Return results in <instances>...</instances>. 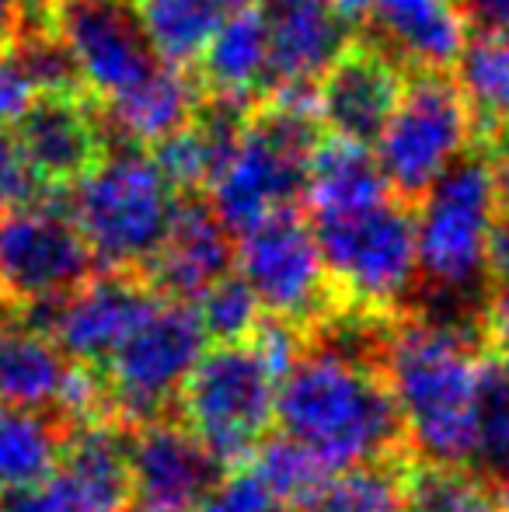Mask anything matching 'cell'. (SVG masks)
Instances as JSON below:
<instances>
[{"mask_svg":"<svg viewBox=\"0 0 509 512\" xmlns=\"http://www.w3.org/2000/svg\"><path fill=\"white\" fill-rule=\"evenodd\" d=\"M381 373L405 418L415 457H478V398L489 356L475 321L405 310L387 324Z\"/></svg>","mask_w":509,"mask_h":512,"instance_id":"1","label":"cell"},{"mask_svg":"<svg viewBox=\"0 0 509 512\" xmlns=\"http://www.w3.org/2000/svg\"><path fill=\"white\" fill-rule=\"evenodd\" d=\"M276 425L332 471L412 453L405 418L374 359L307 338L276 387Z\"/></svg>","mask_w":509,"mask_h":512,"instance_id":"2","label":"cell"},{"mask_svg":"<svg viewBox=\"0 0 509 512\" xmlns=\"http://www.w3.org/2000/svg\"><path fill=\"white\" fill-rule=\"evenodd\" d=\"M175 203L178 189L164 178L150 150L129 140L105 150L67 196L95 265L112 272H140L157 255Z\"/></svg>","mask_w":509,"mask_h":512,"instance_id":"3","label":"cell"},{"mask_svg":"<svg viewBox=\"0 0 509 512\" xmlns=\"http://www.w3.org/2000/svg\"><path fill=\"white\" fill-rule=\"evenodd\" d=\"M335 293V314L398 317L415 293V206L387 192L349 213L307 216Z\"/></svg>","mask_w":509,"mask_h":512,"instance_id":"4","label":"cell"},{"mask_svg":"<svg viewBox=\"0 0 509 512\" xmlns=\"http://www.w3.org/2000/svg\"><path fill=\"white\" fill-rule=\"evenodd\" d=\"M496 164L464 150L415 206V290L440 300L485 293V241L499 213Z\"/></svg>","mask_w":509,"mask_h":512,"instance_id":"5","label":"cell"},{"mask_svg":"<svg viewBox=\"0 0 509 512\" xmlns=\"http://www.w3.org/2000/svg\"><path fill=\"white\" fill-rule=\"evenodd\" d=\"M318 140V112L258 98L231 161L206 185L220 223L241 237L276 209L300 206Z\"/></svg>","mask_w":509,"mask_h":512,"instance_id":"6","label":"cell"},{"mask_svg":"<svg viewBox=\"0 0 509 512\" xmlns=\"http://www.w3.org/2000/svg\"><path fill=\"white\" fill-rule=\"evenodd\" d=\"M279 377L252 342L203 349L178 387L175 418L213 453L220 467L245 464L276 425Z\"/></svg>","mask_w":509,"mask_h":512,"instance_id":"7","label":"cell"},{"mask_svg":"<svg viewBox=\"0 0 509 512\" xmlns=\"http://www.w3.org/2000/svg\"><path fill=\"white\" fill-rule=\"evenodd\" d=\"M374 143L387 189L419 206L471 143V112L450 70H408L405 91Z\"/></svg>","mask_w":509,"mask_h":512,"instance_id":"8","label":"cell"},{"mask_svg":"<svg viewBox=\"0 0 509 512\" xmlns=\"http://www.w3.org/2000/svg\"><path fill=\"white\" fill-rule=\"evenodd\" d=\"M206 342L210 338L199 324L196 307L185 300H157L126 342L102 366H95L112 422L133 429L150 418L171 415L178 387L185 384Z\"/></svg>","mask_w":509,"mask_h":512,"instance_id":"9","label":"cell"},{"mask_svg":"<svg viewBox=\"0 0 509 512\" xmlns=\"http://www.w3.org/2000/svg\"><path fill=\"white\" fill-rule=\"evenodd\" d=\"M234 262L265 314L283 317L307 335L335 314V293L314 241V227L300 206L276 209L245 230Z\"/></svg>","mask_w":509,"mask_h":512,"instance_id":"10","label":"cell"},{"mask_svg":"<svg viewBox=\"0 0 509 512\" xmlns=\"http://www.w3.org/2000/svg\"><path fill=\"white\" fill-rule=\"evenodd\" d=\"M95 255L67 209V192L0 206V300L67 297L95 276Z\"/></svg>","mask_w":509,"mask_h":512,"instance_id":"11","label":"cell"},{"mask_svg":"<svg viewBox=\"0 0 509 512\" xmlns=\"http://www.w3.org/2000/svg\"><path fill=\"white\" fill-rule=\"evenodd\" d=\"M49 21L98 102L126 95L164 63L150 46L136 0H60Z\"/></svg>","mask_w":509,"mask_h":512,"instance_id":"12","label":"cell"},{"mask_svg":"<svg viewBox=\"0 0 509 512\" xmlns=\"http://www.w3.org/2000/svg\"><path fill=\"white\" fill-rule=\"evenodd\" d=\"M408 81V67L394 53H387L367 32L360 39H346L342 49L314 77L318 119L335 136L356 143H374L384 122L391 119Z\"/></svg>","mask_w":509,"mask_h":512,"instance_id":"13","label":"cell"},{"mask_svg":"<svg viewBox=\"0 0 509 512\" xmlns=\"http://www.w3.org/2000/svg\"><path fill=\"white\" fill-rule=\"evenodd\" d=\"M220 471L213 453L175 415L133 425L126 512H196Z\"/></svg>","mask_w":509,"mask_h":512,"instance_id":"14","label":"cell"},{"mask_svg":"<svg viewBox=\"0 0 509 512\" xmlns=\"http://www.w3.org/2000/svg\"><path fill=\"white\" fill-rule=\"evenodd\" d=\"M14 143L42 189L67 192L109 150L102 105L91 95H35L11 122Z\"/></svg>","mask_w":509,"mask_h":512,"instance_id":"15","label":"cell"},{"mask_svg":"<svg viewBox=\"0 0 509 512\" xmlns=\"http://www.w3.org/2000/svg\"><path fill=\"white\" fill-rule=\"evenodd\" d=\"M157 293L136 272L102 269L56 304L49 335L70 359L102 366L129 338V331L157 307Z\"/></svg>","mask_w":509,"mask_h":512,"instance_id":"16","label":"cell"},{"mask_svg":"<svg viewBox=\"0 0 509 512\" xmlns=\"http://www.w3.org/2000/svg\"><path fill=\"white\" fill-rule=\"evenodd\" d=\"M234 265L231 230L213 213L203 192H178L175 213H171L168 234H164L157 255L143 265L136 276L164 300H192L217 283Z\"/></svg>","mask_w":509,"mask_h":512,"instance_id":"17","label":"cell"},{"mask_svg":"<svg viewBox=\"0 0 509 512\" xmlns=\"http://www.w3.org/2000/svg\"><path fill=\"white\" fill-rule=\"evenodd\" d=\"M363 25L408 70H450L468 35L454 0H374Z\"/></svg>","mask_w":509,"mask_h":512,"instance_id":"18","label":"cell"},{"mask_svg":"<svg viewBox=\"0 0 509 512\" xmlns=\"http://www.w3.org/2000/svg\"><path fill=\"white\" fill-rule=\"evenodd\" d=\"M269 88L314 81L349 39V25L332 0H269Z\"/></svg>","mask_w":509,"mask_h":512,"instance_id":"19","label":"cell"},{"mask_svg":"<svg viewBox=\"0 0 509 512\" xmlns=\"http://www.w3.org/2000/svg\"><path fill=\"white\" fill-rule=\"evenodd\" d=\"M199 84L210 95L258 102L269 88V18L262 7H234L199 53Z\"/></svg>","mask_w":509,"mask_h":512,"instance_id":"20","label":"cell"},{"mask_svg":"<svg viewBox=\"0 0 509 512\" xmlns=\"http://www.w3.org/2000/svg\"><path fill=\"white\" fill-rule=\"evenodd\" d=\"M199 98H203L199 77H189L185 67H175V63H161L143 84L129 88L126 95L112 98V102L98 105H102L109 136L150 147L161 136L185 126L192 119V112H196Z\"/></svg>","mask_w":509,"mask_h":512,"instance_id":"21","label":"cell"},{"mask_svg":"<svg viewBox=\"0 0 509 512\" xmlns=\"http://www.w3.org/2000/svg\"><path fill=\"white\" fill-rule=\"evenodd\" d=\"M454 70L478 147L485 154L509 147V35L468 28Z\"/></svg>","mask_w":509,"mask_h":512,"instance_id":"22","label":"cell"},{"mask_svg":"<svg viewBox=\"0 0 509 512\" xmlns=\"http://www.w3.org/2000/svg\"><path fill=\"white\" fill-rule=\"evenodd\" d=\"M74 425L53 408L0 398V499H11L56 471Z\"/></svg>","mask_w":509,"mask_h":512,"instance_id":"23","label":"cell"},{"mask_svg":"<svg viewBox=\"0 0 509 512\" xmlns=\"http://www.w3.org/2000/svg\"><path fill=\"white\" fill-rule=\"evenodd\" d=\"M387 182L381 164L367 150V143L346 140V136H321L307 164V216L325 213H349L363 209L387 196Z\"/></svg>","mask_w":509,"mask_h":512,"instance_id":"24","label":"cell"},{"mask_svg":"<svg viewBox=\"0 0 509 512\" xmlns=\"http://www.w3.org/2000/svg\"><path fill=\"white\" fill-rule=\"evenodd\" d=\"M401 512H503V485L471 460L408 457Z\"/></svg>","mask_w":509,"mask_h":512,"instance_id":"25","label":"cell"},{"mask_svg":"<svg viewBox=\"0 0 509 512\" xmlns=\"http://www.w3.org/2000/svg\"><path fill=\"white\" fill-rule=\"evenodd\" d=\"M245 464L255 467V474L269 485V492L283 502L286 512L318 502L335 474L311 446L286 436L283 429L269 432V436L255 446Z\"/></svg>","mask_w":509,"mask_h":512,"instance_id":"26","label":"cell"},{"mask_svg":"<svg viewBox=\"0 0 509 512\" xmlns=\"http://www.w3.org/2000/svg\"><path fill=\"white\" fill-rule=\"evenodd\" d=\"M150 46L164 63L192 67L224 18L217 0H136Z\"/></svg>","mask_w":509,"mask_h":512,"instance_id":"27","label":"cell"},{"mask_svg":"<svg viewBox=\"0 0 509 512\" xmlns=\"http://www.w3.org/2000/svg\"><path fill=\"white\" fill-rule=\"evenodd\" d=\"M408 457L412 453H394L342 467L332 474L321 502L332 512H401Z\"/></svg>","mask_w":509,"mask_h":512,"instance_id":"28","label":"cell"},{"mask_svg":"<svg viewBox=\"0 0 509 512\" xmlns=\"http://www.w3.org/2000/svg\"><path fill=\"white\" fill-rule=\"evenodd\" d=\"M192 307H196L206 338H213V342H245L265 314L241 272L238 276L224 272L217 283H210L192 300Z\"/></svg>","mask_w":509,"mask_h":512,"instance_id":"29","label":"cell"},{"mask_svg":"<svg viewBox=\"0 0 509 512\" xmlns=\"http://www.w3.org/2000/svg\"><path fill=\"white\" fill-rule=\"evenodd\" d=\"M478 457L509 481V363L489 359L478 398Z\"/></svg>","mask_w":509,"mask_h":512,"instance_id":"30","label":"cell"},{"mask_svg":"<svg viewBox=\"0 0 509 512\" xmlns=\"http://www.w3.org/2000/svg\"><path fill=\"white\" fill-rule=\"evenodd\" d=\"M196 512H286V506L269 492L252 464H234L220 471Z\"/></svg>","mask_w":509,"mask_h":512,"instance_id":"31","label":"cell"},{"mask_svg":"<svg viewBox=\"0 0 509 512\" xmlns=\"http://www.w3.org/2000/svg\"><path fill=\"white\" fill-rule=\"evenodd\" d=\"M39 196H49V189H42L39 178L28 171L14 133L7 129V122H0V206L32 203Z\"/></svg>","mask_w":509,"mask_h":512,"instance_id":"32","label":"cell"},{"mask_svg":"<svg viewBox=\"0 0 509 512\" xmlns=\"http://www.w3.org/2000/svg\"><path fill=\"white\" fill-rule=\"evenodd\" d=\"M478 338L482 349L496 363H509V283L506 286H489L485 300L475 314Z\"/></svg>","mask_w":509,"mask_h":512,"instance_id":"33","label":"cell"},{"mask_svg":"<svg viewBox=\"0 0 509 512\" xmlns=\"http://www.w3.org/2000/svg\"><path fill=\"white\" fill-rule=\"evenodd\" d=\"M32 98H35V91H32V84H28V77L21 74L11 56L0 53V122L11 126V122L25 112V105L32 102Z\"/></svg>","mask_w":509,"mask_h":512,"instance_id":"34","label":"cell"},{"mask_svg":"<svg viewBox=\"0 0 509 512\" xmlns=\"http://www.w3.org/2000/svg\"><path fill=\"white\" fill-rule=\"evenodd\" d=\"M485 283L489 286L509 283V209L503 206H499L489 230V241H485Z\"/></svg>","mask_w":509,"mask_h":512,"instance_id":"35","label":"cell"},{"mask_svg":"<svg viewBox=\"0 0 509 512\" xmlns=\"http://www.w3.org/2000/svg\"><path fill=\"white\" fill-rule=\"evenodd\" d=\"M464 25L475 32L509 35V0H454Z\"/></svg>","mask_w":509,"mask_h":512,"instance_id":"36","label":"cell"},{"mask_svg":"<svg viewBox=\"0 0 509 512\" xmlns=\"http://www.w3.org/2000/svg\"><path fill=\"white\" fill-rule=\"evenodd\" d=\"M370 4H374V0H332V7L342 14V18H346L349 28L363 25V18H367Z\"/></svg>","mask_w":509,"mask_h":512,"instance_id":"37","label":"cell"},{"mask_svg":"<svg viewBox=\"0 0 509 512\" xmlns=\"http://www.w3.org/2000/svg\"><path fill=\"white\" fill-rule=\"evenodd\" d=\"M56 4H60V0H25L28 11H32V14H42V18H49Z\"/></svg>","mask_w":509,"mask_h":512,"instance_id":"38","label":"cell"},{"mask_svg":"<svg viewBox=\"0 0 509 512\" xmlns=\"http://www.w3.org/2000/svg\"><path fill=\"white\" fill-rule=\"evenodd\" d=\"M224 11H234V7H245V4H255V0H217Z\"/></svg>","mask_w":509,"mask_h":512,"instance_id":"39","label":"cell"},{"mask_svg":"<svg viewBox=\"0 0 509 512\" xmlns=\"http://www.w3.org/2000/svg\"><path fill=\"white\" fill-rule=\"evenodd\" d=\"M293 512H332V509H328L325 502L318 499V502H311V506H304V509H293Z\"/></svg>","mask_w":509,"mask_h":512,"instance_id":"40","label":"cell"},{"mask_svg":"<svg viewBox=\"0 0 509 512\" xmlns=\"http://www.w3.org/2000/svg\"><path fill=\"white\" fill-rule=\"evenodd\" d=\"M0 512H7V509H0Z\"/></svg>","mask_w":509,"mask_h":512,"instance_id":"41","label":"cell"}]
</instances>
